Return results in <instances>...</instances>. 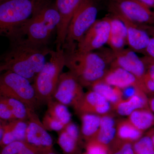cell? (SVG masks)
Returning <instances> with one entry per match:
<instances>
[{"label":"cell","instance_id":"6da1fadb","mask_svg":"<svg viewBox=\"0 0 154 154\" xmlns=\"http://www.w3.org/2000/svg\"><path fill=\"white\" fill-rule=\"evenodd\" d=\"M9 40L8 48L0 58V71L14 72L33 83L51 50L48 45L36 44L25 36Z\"/></svg>","mask_w":154,"mask_h":154},{"label":"cell","instance_id":"7a4b0ae2","mask_svg":"<svg viewBox=\"0 0 154 154\" xmlns=\"http://www.w3.org/2000/svg\"><path fill=\"white\" fill-rule=\"evenodd\" d=\"M77 47L63 49L65 66L83 87H91L105 77L113 62L114 52L105 47L95 52H82Z\"/></svg>","mask_w":154,"mask_h":154},{"label":"cell","instance_id":"3957f363","mask_svg":"<svg viewBox=\"0 0 154 154\" xmlns=\"http://www.w3.org/2000/svg\"><path fill=\"white\" fill-rule=\"evenodd\" d=\"M50 0L0 1V34L15 38L20 29L41 7Z\"/></svg>","mask_w":154,"mask_h":154},{"label":"cell","instance_id":"277c9868","mask_svg":"<svg viewBox=\"0 0 154 154\" xmlns=\"http://www.w3.org/2000/svg\"><path fill=\"white\" fill-rule=\"evenodd\" d=\"M60 22V16L55 2L50 0L26 22L15 38L26 36L36 44L48 45L53 32L57 31Z\"/></svg>","mask_w":154,"mask_h":154},{"label":"cell","instance_id":"5b68a950","mask_svg":"<svg viewBox=\"0 0 154 154\" xmlns=\"http://www.w3.org/2000/svg\"><path fill=\"white\" fill-rule=\"evenodd\" d=\"M50 58L33 81V86L36 92L39 105L47 104L53 99L57 87L60 77L65 66L63 49L51 50Z\"/></svg>","mask_w":154,"mask_h":154},{"label":"cell","instance_id":"8992f818","mask_svg":"<svg viewBox=\"0 0 154 154\" xmlns=\"http://www.w3.org/2000/svg\"><path fill=\"white\" fill-rule=\"evenodd\" d=\"M99 11V0H83L72 19L63 48L77 45L95 22Z\"/></svg>","mask_w":154,"mask_h":154},{"label":"cell","instance_id":"52a82bcc","mask_svg":"<svg viewBox=\"0 0 154 154\" xmlns=\"http://www.w3.org/2000/svg\"><path fill=\"white\" fill-rule=\"evenodd\" d=\"M0 96L17 99L31 110L39 106L35 89L29 80L11 71L0 77Z\"/></svg>","mask_w":154,"mask_h":154},{"label":"cell","instance_id":"ba28073f","mask_svg":"<svg viewBox=\"0 0 154 154\" xmlns=\"http://www.w3.org/2000/svg\"><path fill=\"white\" fill-rule=\"evenodd\" d=\"M110 15L145 25H154V10L140 0H108Z\"/></svg>","mask_w":154,"mask_h":154},{"label":"cell","instance_id":"9c48e42d","mask_svg":"<svg viewBox=\"0 0 154 154\" xmlns=\"http://www.w3.org/2000/svg\"><path fill=\"white\" fill-rule=\"evenodd\" d=\"M85 93L83 87L70 72H63L53 99L66 106L73 108L79 104Z\"/></svg>","mask_w":154,"mask_h":154},{"label":"cell","instance_id":"30bf717a","mask_svg":"<svg viewBox=\"0 0 154 154\" xmlns=\"http://www.w3.org/2000/svg\"><path fill=\"white\" fill-rule=\"evenodd\" d=\"M110 29L109 16L97 20L77 44V49L82 52L98 50L107 44Z\"/></svg>","mask_w":154,"mask_h":154},{"label":"cell","instance_id":"8fae6325","mask_svg":"<svg viewBox=\"0 0 154 154\" xmlns=\"http://www.w3.org/2000/svg\"><path fill=\"white\" fill-rule=\"evenodd\" d=\"M25 142L39 151L52 149L53 140L35 110L30 109Z\"/></svg>","mask_w":154,"mask_h":154},{"label":"cell","instance_id":"7c38bea8","mask_svg":"<svg viewBox=\"0 0 154 154\" xmlns=\"http://www.w3.org/2000/svg\"><path fill=\"white\" fill-rule=\"evenodd\" d=\"M83 1V0H55L56 6L60 16V22L56 31V50L62 49L69 25Z\"/></svg>","mask_w":154,"mask_h":154},{"label":"cell","instance_id":"4fadbf2b","mask_svg":"<svg viewBox=\"0 0 154 154\" xmlns=\"http://www.w3.org/2000/svg\"><path fill=\"white\" fill-rule=\"evenodd\" d=\"M114 53V57L110 67L124 69L136 77L143 85V79L146 68L142 58L139 57L137 54V53L129 48L119 52Z\"/></svg>","mask_w":154,"mask_h":154},{"label":"cell","instance_id":"5bb4252c","mask_svg":"<svg viewBox=\"0 0 154 154\" xmlns=\"http://www.w3.org/2000/svg\"><path fill=\"white\" fill-rule=\"evenodd\" d=\"M117 18L124 22L126 26L128 48L137 53L145 55L146 49L150 39V25H139L123 18Z\"/></svg>","mask_w":154,"mask_h":154},{"label":"cell","instance_id":"9a60e30c","mask_svg":"<svg viewBox=\"0 0 154 154\" xmlns=\"http://www.w3.org/2000/svg\"><path fill=\"white\" fill-rule=\"evenodd\" d=\"M74 109L80 115L93 113L102 116L110 113L112 105L102 95L91 90L85 93L81 102Z\"/></svg>","mask_w":154,"mask_h":154},{"label":"cell","instance_id":"2e32d148","mask_svg":"<svg viewBox=\"0 0 154 154\" xmlns=\"http://www.w3.org/2000/svg\"><path fill=\"white\" fill-rule=\"evenodd\" d=\"M102 80L105 83L120 89L134 87L147 95L143 85L132 74L119 67H110Z\"/></svg>","mask_w":154,"mask_h":154},{"label":"cell","instance_id":"e0dca14e","mask_svg":"<svg viewBox=\"0 0 154 154\" xmlns=\"http://www.w3.org/2000/svg\"><path fill=\"white\" fill-rule=\"evenodd\" d=\"M0 125L2 126L4 134L0 139V145L5 146L17 141H25L28 122L16 119L6 122L1 120Z\"/></svg>","mask_w":154,"mask_h":154},{"label":"cell","instance_id":"ac0fdd59","mask_svg":"<svg viewBox=\"0 0 154 154\" xmlns=\"http://www.w3.org/2000/svg\"><path fill=\"white\" fill-rule=\"evenodd\" d=\"M110 36L107 44L114 52L125 48L127 45V31L125 24L117 17L110 15Z\"/></svg>","mask_w":154,"mask_h":154},{"label":"cell","instance_id":"d6986e66","mask_svg":"<svg viewBox=\"0 0 154 154\" xmlns=\"http://www.w3.org/2000/svg\"><path fill=\"white\" fill-rule=\"evenodd\" d=\"M147 94L141 92L127 99H122L112 105V109L119 115L128 116L135 110L141 108H149Z\"/></svg>","mask_w":154,"mask_h":154},{"label":"cell","instance_id":"ffe728a7","mask_svg":"<svg viewBox=\"0 0 154 154\" xmlns=\"http://www.w3.org/2000/svg\"><path fill=\"white\" fill-rule=\"evenodd\" d=\"M117 123L115 115L110 112L101 116L100 129L95 139L109 146L116 137Z\"/></svg>","mask_w":154,"mask_h":154},{"label":"cell","instance_id":"44dd1931","mask_svg":"<svg viewBox=\"0 0 154 154\" xmlns=\"http://www.w3.org/2000/svg\"><path fill=\"white\" fill-rule=\"evenodd\" d=\"M82 120V135L88 142L95 139L99 132L101 116L93 113H84L80 115Z\"/></svg>","mask_w":154,"mask_h":154},{"label":"cell","instance_id":"7402d4cb","mask_svg":"<svg viewBox=\"0 0 154 154\" xmlns=\"http://www.w3.org/2000/svg\"><path fill=\"white\" fill-rule=\"evenodd\" d=\"M144 132L137 128L128 119L117 121L116 138L125 142L134 143L143 136Z\"/></svg>","mask_w":154,"mask_h":154},{"label":"cell","instance_id":"603a6c76","mask_svg":"<svg viewBox=\"0 0 154 154\" xmlns=\"http://www.w3.org/2000/svg\"><path fill=\"white\" fill-rule=\"evenodd\" d=\"M128 119L137 128L144 132L154 126V114L150 108H141L134 111Z\"/></svg>","mask_w":154,"mask_h":154},{"label":"cell","instance_id":"cb8c5ba5","mask_svg":"<svg viewBox=\"0 0 154 154\" xmlns=\"http://www.w3.org/2000/svg\"><path fill=\"white\" fill-rule=\"evenodd\" d=\"M90 87L91 90L102 95L112 105L123 99L122 89L110 85L103 80L95 82Z\"/></svg>","mask_w":154,"mask_h":154},{"label":"cell","instance_id":"d4e9b609","mask_svg":"<svg viewBox=\"0 0 154 154\" xmlns=\"http://www.w3.org/2000/svg\"><path fill=\"white\" fill-rule=\"evenodd\" d=\"M45 114L54 121L66 125L71 122V114L67 106L53 99L47 104Z\"/></svg>","mask_w":154,"mask_h":154},{"label":"cell","instance_id":"484cf974","mask_svg":"<svg viewBox=\"0 0 154 154\" xmlns=\"http://www.w3.org/2000/svg\"><path fill=\"white\" fill-rule=\"evenodd\" d=\"M142 58L146 68L143 79V85L147 95H154V59L146 55Z\"/></svg>","mask_w":154,"mask_h":154},{"label":"cell","instance_id":"4316f807","mask_svg":"<svg viewBox=\"0 0 154 154\" xmlns=\"http://www.w3.org/2000/svg\"><path fill=\"white\" fill-rule=\"evenodd\" d=\"M79 142L64 128L59 131L58 143L65 154H74L78 149Z\"/></svg>","mask_w":154,"mask_h":154},{"label":"cell","instance_id":"83f0119b","mask_svg":"<svg viewBox=\"0 0 154 154\" xmlns=\"http://www.w3.org/2000/svg\"><path fill=\"white\" fill-rule=\"evenodd\" d=\"M5 97L16 119L28 121L30 108L17 99Z\"/></svg>","mask_w":154,"mask_h":154},{"label":"cell","instance_id":"f1b7e54d","mask_svg":"<svg viewBox=\"0 0 154 154\" xmlns=\"http://www.w3.org/2000/svg\"><path fill=\"white\" fill-rule=\"evenodd\" d=\"M134 154H154V147L150 137L146 134L133 143Z\"/></svg>","mask_w":154,"mask_h":154},{"label":"cell","instance_id":"f546056e","mask_svg":"<svg viewBox=\"0 0 154 154\" xmlns=\"http://www.w3.org/2000/svg\"><path fill=\"white\" fill-rule=\"evenodd\" d=\"M133 143L125 142L115 139L109 146V154H134Z\"/></svg>","mask_w":154,"mask_h":154},{"label":"cell","instance_id":"4dcf8cb0","mask_svg":"<svg viewBox=\"0 0 154 154\" xmlns=\"http://www.w3.org/2000/svg\"><path fill=\"white\" fill-rule=\"evenodd\" d=\"M109 146L100 142L97 140H92L87 142L86 152L84 154H109Z\"/></svg>","mask_w":154,"mask_h":154},{"label":"cell","instance_id":"1f68e13d","mask_svg":"<svg viewBox=\"0 0 154 154\" xmlns=\"http://www.w3.org/2000/svg\"><path fill=\"white\" fill-rule=\"evenodd\" d=\"M0 118L1 120L6 122L16 119L5 98L2 96H0Z\"/></svg>","mask_w":154,"mask_h":154},{"label":"cell","instance_id":"d6a6232c","mask_svg":"<svg viewBox=\"0 0 154 154\" xmlns=\"http://www.w3.org/2000/svg\"><path fill=\"white\" fill-rule=\"evenodd\" d=\"M27 145L25 141H17L3 147L1 154H19Z\"/></svg>","mask_w":154,"mask_h":154},{"label":"cell","instance_id":"836d02e7","mask_svg":"<svg viewBox=\"0 0 154 154\" xmlns=\"http://www.w3.org/2000/svg\"><path fill=\"white\" fill-rule=\"evenodd\" d=\"M150 39L146 51V56L154 59V25H150L149 28Z\"/></svg>","mask_w":154,"mask_h":154},{"label":"cell","instance_id":"e575fe53","mask_svg":"<svg viewBox=\"0 0 154 154\" xmlns=\"http://www.w3.org/2000/svg\"><path fill=\"white\" fill-rule=\"evenodd\" d=\"M64 129L69 134L75 138L77 140H79L80 134L79 128L76 125L74 122H71L66 125Z\"/></svg>","mask_w":154,"mask_h":154},{"label":"cell","instance_id":"d590c367","mask_svg":"<svg viewBox=\"0 0 154 154\" xmlns=\"http://www.w3.org/2000/svg\"><path fill=\"white\" fill-rule=\"evenodd\" d=\"M39 151L38 149L27 143L26 146L19 154H38Z\"/></svg>","mask_w":154,"mask_h":154},{"label":"cell","instance_id":"8d00e7d4","mask_svg":"<svg viewBox=\"0 0 154 154\" xmlns=\"http://www.w3.org/2000/svg\"><path fill=\"white\" fill-rule=\"evenodd\" d=\"M148 102L150 109L154 114V95L149 98Z\"/></svg>","mask_w":154,"mask_h":154},{"label":"cell","instance_id":"74e56055","mask_svg":"<svg viewBox=\"0 0 154 154\" xmlns=\"http://www.w3.org/2000/svg\"><path fill=\"white\" fill-rule=\"evenodd\" d=\"M142 2L154 10V0H140Z\"/></svg>","mask_w":154,"mask_h":154},{"label":"cell","instance_id":"f35d334b","mask_svg":"<svg viewBox=\"0 0 154 154\" xmlns=\"http://www.w3.org/2000/svg\"><path fill=\"white\" fill-rule=\"evenodd\" d=\"M146 134L150 137L154 147V128L150 129Z\"/></svg>","mask_w":154,"mask_h":154},{"label":"cell","instance_id":"ab89813d","mask_svg":"<svg viewBox=\"0 0 154 154\" xmlns=\"http://www.w3.org/2000/svg\"><path fill=\"white\" fill-rule=\"evenodd\" d=\"M48 150L39 151L38 154H48Z\"/></svg>","mask_w":154,"mask_h":154},{"label":"cell","instance_id":"60d3db41","mask_svg":"<svg viewBox=\"0 0 154 154\" xmlns=\"http://www.w3.org/2000/svg\"><path fill=\"white\" fill-rule=\"evenodd\" d=\"M48 154H57L55 153V152H54L53 151V150H49L48 151Z\"/></svg>","mask_w":154,"mask_h":154},{"label":"cell","instance_id":"b9f144b4","mask_svg":"<svg viewBox=\"0 0 154 154\" xmlns=\"http://www.w3.org/2000/svg\"><path fill=\"white\" fill-rule=\"evenodd\" d=\"M3 1V0H0V1Z\"/></svg>","mask_w":154,"mask_h":154},{"label":"cell","instance_id":"7bdbcfd3","mask_svg":"<svg viewBox=\"0 0 154 154\" xmlns=\"http://www.w3.org/2000/svg\"></svg>","mask_w":154,"mask_h":154}]
</instances>
